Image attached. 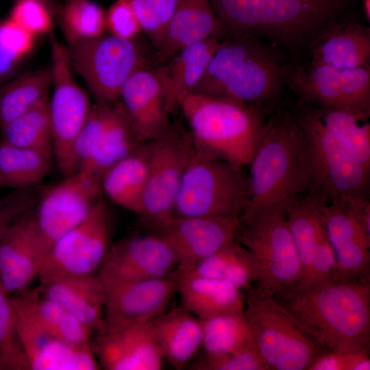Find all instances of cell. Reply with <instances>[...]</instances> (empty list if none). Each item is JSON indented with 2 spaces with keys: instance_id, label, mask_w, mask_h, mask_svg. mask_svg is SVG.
<instances>
[{
  "instance_id": "1",
  "label": "cell",
  "mask_w": 370,
  "mask_h": 370,
  "mask_svg": "<svg viewBox=\"0 0 370 370\" xmlns=\"http://www.w3.org/2000/svg\"><path fill=\"white\" fill-rule=\"evenodd\" d=\"M273 297L325 351L369 347V278L294 287Z\"/></svg>"
},
{
  "instance_id": "2",
  "label": "cell",
  "mask_w": 370,
  "mask_h": 370,
  "mask_svg": "<svg viewBox=\"0 0 370 370\" xmlns=\"http://www.w3.org/2000/svg\"><path fill=\"white\" fill-rule=\"evenodd\" d=\"M249 165L243 223L261 214H286L305 193L308 182L306 142L297 119L287 112L270 118Z\"/></svg>"
},
{
  "instance_id": "3",
  "label": "cell",
  "mask_w": 370,
  "mask_h": 370,
  "mask_svg": "<svg viewBox=\"0 0 370 370\" xmlns=\"http://www.w3.org/2000/svg\"><path fill=\"white\" fill-rule=\"evenodd\" d=\"M194 149L238 166L249 164L267 121L260 108L197 93L180 102Z\"/></svg>"
},
{
  "instance_id": "4",
  "label": "cell",
  "mask_w": 370,
  "mask_h": 370,
  "mask_svg": "<svg viewBox=\"0 0 370 370\" xmlns=\"http://www.w3.org/2000/svg\"><path fill=\"white\" fill-rule=\"evenodd\" d=\"M285 66L253 35L220 40L193 92L229 97L257 108L272 99L284 82Z\"/></svg>"
},
{
  "instance_id": "5",
  "label": "cell",
  "mask_w": 370,
  "mask_h": 370,
  "mask_svg": "<svg viewBox=\"0 0 370 370\" xmlns=\"http://www.w3.org/2000/svg\"><path fill=\"white\" fill-rule=\"evenodd\" d=\"M231 34H262L295 42L316 33L346 7L348 0H210Z\"/></svg>"
},
{
  "instance_id": "6",
  "label": "cell",
  "mask_w": 370,
  "mask_h": 370,
  "mask_svg": "<svg viewBox=\"0 0 370 370\" xmlns=\"http://www.w3.org/2000/svg\"><path fill=\"white\" fill-rule=\"evenodd\" d=\"M297 119L306 142L307 197L319 204L367 197L370 170L327 130L316 111Z\"/></svg>"
},
{
  "instance_id": "7",
  "label": "cell",
  "mask_w": 370,
  "mask_h": 370,
  "mask_svg": "<svg viewBox=\"0 0 370 370\" xmlns=\"http://www.w3.org/2000/svg\"><path fill=\"white\" fill-rule=\"evenodd\" d=\"M249 198L243 167L195 149L184 172L173 216L238 217Z\"/></svg>"
},
{
  "instance_id": "8",
  "label": "cell",
  "mask_w": 370,
  "mask_h": 370,
  "mask_svg": "<svg viewBox=\"0 0 370 370\" xmlns=\"http://www.w3.org/2000/svg\"><path fill=\"white\" fill-rule=\"evenodd\" d=\"M244 313L256 351L273 370H308L325 351L273 297L245 291Z\"/></svg>"
},
{
  "instance_id": "9",
  "label": "cell",
  "mask_w": 370,
  "mask_h": 370,
  "mask_svg": "<svg viewBox=\"0 0 370 370\" xmlns=\"http://www.w3.org/2000/svg\"><path fill=\"white\" fill-rule=\"evenodd\" d=\"M243 223L238 240L254 265L255 290L275 297L294 288L302 277L303 268L286 214H261Z\"/></svg>"
},
{
  "instance_id": "10",
  "label": "cell",
  "mask_w": 370,
  "mask_h": 370,
  "mask_svg": "<svg viewBox=\"0 0 370 370\" xmlns=\"http://www.w3.org/2000/svg\"><path fill=\"white\" fill-rule=\"evenodd\" d=\"M69 45L73 69L86 82L97 103L119 102L127 80L138 70L148 67L135 40L104 34Z\"/></svg>"
},
{
  "instance_id": "11",
  "label": "cell",
  "mask_w": 370,
  "mask_h": 370,
  "mask_svg": "<svg viewBox=\"0 0 370 370\" xmlns=\"http://www.w3.org/2000/svg\"><path fill=\"white\" fill-rule=\"evenodd\" d=\"M51 84L49 101L53 154L64 177L78 169L74 153L75 139L84 126L92 104L87 93L74 79L68 47L51 36Z\"/></svg>"
},
{
  "instance_id": "12",
  "label": "cell",
  "mask_w": 370,
  "mask_h": 370,
  "mask_svg": "<svg viewBox=\"0 0 370 370\" xmlns=\"http://www.w3.org/2000/svg\"><path fill=\"white\" fill-rule=\"evenodd\" d=\"M190 135L171 125L149 141L148 172L139 217L153 230L173 217L181 180L193 153Z\"/></svg>"
},
{
  "instance_id": "13",
  "label": "cell",
  "mask_w": 370,
  "mask_h": 370,
  "mask_svg": "<svg viewBox=\"0 0 370 370\" xmlns=\"http://www.w3.org/2000/svg\"><path fill=\"white\" fill-rule=\"evenodd\" d=\"M101 193V180L79 170L42 191L34 209L41 264L53 244L86 219Z\"/></svg>"
},
{
  "instance_id": "14",
  "label": "cell",
  "mask_w": 370,
  "mask_h": 370,
  "mask_svg": "<svg viewBox=\"0 0 370 370\" xmlns=\"http://www.w3.org/2000/svg\"><path fill=\"white\" fill-rule=\"evenodd\" d=\"M110 238L108 210L101 197L86 219L51 247L42 260L38 278L97 273L108 251Z\"/></svg>"
},
{
  "instance_id": "15",
  "label": "cell",
  "mask_w": 370,
  "mask_h": 370,
  "mask_svg": "<svg viewBox=\"0 0 370 370\" xmlns=\"http://www.w3.org/2000/svg\"><path fill=\"white\" fill-rule=\"evenodd\" d=\"M284 82L321 108L369 112L370 65L352 69L311 64L285 67Z\"/></svg>"
},
{
  "instance_id": "16",
  "label": "cell",
  "mask_w": 370,
  "mask_h": 370,
  "mask_svg": "<svg viewBox=\"0 0 370 370\" xmlns=\"http://www.w3.org/2000/svg\"><path fill=\"white\" fill-rule=\"evenodd\" d=\"M177 269L174 251L162 236L153 232L127 237L110 245L97 273L106 286L177 275Z\"/></svg>"
},
{
  "instance_id": "17",
  "label": "cell",
  "mask_w": 370,
  "mask_h": 370,
  "mask_svg": "<svg viewBox=\"0 0 370 370\" xmlns=\"http://www.w3.org/2000/svg\"><path fill=\"white\" fill-rule=\"evenodd\" d=\"M243 226L238 217L173 216L153 230L174 251L177 275L226 245L238 241Z\"/></svg>"
},
{
  "instance_id": "18",
  "label": "cell",
  "mask_w": 370,
  "mask_h": 370,
  "mask_svg": "<svg viewBox=\"0 0 370 370\" xmlns=\"http://www.w3.org/2000/svg\"><path fill=\"white\" fill-rule=\"evenodd\" d=\"M19 342L29 370H97L101 367L90 346L62 341L34 317L20 293L11 294Z\"/></svg>"
},
{
  "instance_id": "19",
  "label": "cell",
  "mask_w": 370,
  "mask_h": 370,
  "mask_svg": "<svg viewBox=\"0 0 370 370\" xmlns=\"http://www.w3.org/2000/svg\"><path fill=\"white\" fill-rule=\"evenodd\" d=\"M91 340L101 369L159 370L163 357L154 338L151 321L103 326Z\"/></svg>"
},
{
  "instance_id": "20",
  "label": "cell",
  "mask_w": 370,
  "mask_h": 370,
  "mask_svg": "<svg viewBox=\"0 0 370 370\" xmlns=\"http://www.w3.org/2000/svg\"><path fill=\"white\" fill-rule=\"evenodd\" d=\"M178 280L173 275L104 286L103 326L151 321L166 311L177 293Z\"/></svg>"
},
{
  "instance_id": "21",
  "label": "cell",
  "mask_w": 370,
  "mask_h": 370,
  "mask_svg": "<svg viewBox=\"0 0 370 370\" xmlns=\"http://www.w3.org/2000/svg\"><path fill=\"white\" fill-rule=\"evenodd\" d=\"M317 204L335 255L334 281L369 278L370 232L365 229L346 203Z\"/></svg>"
},
{
  "instance_id": "22",
  "label": "cell",
  "mask_w": 370,
  "mask_h": 370,
  "mask_svg": "<svg viewBox=\"0 0 370 370\" xmlns=\"http://www.w3.org/2000/svg\"><path fill=\"white\" fill-rule=\"evenodd\" d=\"M120 101L139 138H159L171 127L165 108V92L158 67L136 71L125 83Z\"/></svg>"
},
{
  "instance_id": "23",
  "label": "cell",
  "mask_w": 370,
  "mask_h": 370,
  "mask_svg": "<svg viewBox=\"0 0 370 370\" xmlns=\"http://www.w3.org/2000/svg\"><path fill=\"white\" fill-rule=\"evenodd\" d=\"M34 209L16 219L0 241V283L10 295L29 288L40 273Z\"/></svg>"
},
{
  "instance_id": "24",
  "label": "cell",
  "mask_w": 370,
  "mask_h": 370,
  "mask_svg": "<svg viewBox=\"0 0 370 370\" xmlns=\"http://www.w3.org/2000/svg\"><path fill=\"white\" fill-rule=\"evenodd\" d=\"M39 282L37 288L43 295L62 306L90 330L97 331L103 326L106 295L97 272Z\"/></svg>"
},
{
  "instance_id": "25",
  "label": "cell",
  "mask_w": 370,
  "mask_h": 370,
  "mask_svg": "<svg viewBox=\"0 0 370 370\" xmlns=\"http://www.w3.org/2000/svg\"><path fill=\"white\" fill-rule=\"evenodd\" d=\"M228 34L210 0H177L156 59L166 63L190 45L212 37L223 38Z\"/></svg>"
},
{
  "instance_id": "26",
  "label": "cell",
  "mask_w": 370,
  "mask_h": 370,
  "mask_svg": "<svg viewBox=\"0 0 370 370\" xmlns=\"http://www.w3.org/2000/svg\"><path fill=\"white\" fill-rule=\"evenodd\" d=\"M311 64L340 69L370 65V31L359 23L330 27L311 46Z\"/></svg>"
},
{
  "instance_id": "27",
  "label": "cell",
  "mask_w": 370,
  "mask_h": 370,
  "mask_svg": "<svg viewBox=\"0 0 370 370\" xmlns=\"http://www.w3.org/2000/svg\"><path fill=\"white\" fill-rule=\"evenodd\" d=\"M163 359L175 369L184 368L203 346L201 320L186 308H173L151 321Z\"/></svg>"
},
{
  "instance_id": "28",
  "label": "cell",
  "mask_w": 370,
  "mask_h": 370,
  "mask_svg": "<svg viewBox=\"0 0 370 370\" xmlns=\"http://www.w3.org/2000/svg\"><path fill=\"white\" fill-rule=\"evenodd\" d=\"M221 39L212 37L190 45L178 51L166 64L158 67L164 82L165 108L169 114L178 108L183 98L193 92Z\"/></svg>"
},
{
  "instance_id": "29",
  "label": "cell",
  "mask_w": 370,
  "mask_h": 370,
  "mask_svg": "<svg viewBox=\"0 0 370 370\" xmlns=\"http://www.w3.org/2000/svg\"><path fill=\"white\" fill-rule=\"evenodd\" d=\"M178 278L183 307L200 320L244 310L245 294L231 283L190 275Z\"/></svg>"
},
{
  "instance_id": "30",
  "label": "cell",
  "mask_w": 370,
  "mask_h": 370,
  "mask_svg": "<svg viewBox=\"0 0 370 370\" xmlns=\"http://www.w3.org/2000/svg\"><path fill=\"white\" fill-rule=\"evenodd\" d=\"M149 141L121 160L101 178L102 192L114 203L139 215L148 172Z\"/></svg>"
},
{
  "instance_id": "31",
  "label": "cell",
  "mask_w": 370,
  "mask_h": 370,
  "mask_svg": "<svg viewBox=\"0 0 370 370\" xmlns=\"http://www.w3.org/2000/svg\"><path fill=\"white\" fill-rule=\"evenodd\" d=\"M144 143L134 130L119 101L110 105L106 130L95 156L85 167L79 170L101 180L107 170L136 151Z\"/></svg>"
},
{
  "instance_id": "32",
  "label": "cell",
  "mask_w": 370,
  "mask_h": 370,
  "mask_svg": "<svg viewBox=\"0 0 370 370\" xmlns=\"http://www.w3.org/2000/svg\"><path fill=\"white\" fill-rule=\"evenodd\" d=\"M182 275L225 281L243 291L250 289L256 281L251 256L239 240L201 260Z\"/></svg>"
},
{
  "instance_id": "33",
  "label": "cell",
  "mask_w": 370,
  "mask_h": 370,
  "mask_svg": "<svg viewBox=\"0 0 370 370\" xmlns=\"http://www.w3.org/2000/svg\"><path fill=\"white\" fill-rule=\"evenodd\" d=\"M20 293L37 321L59 339L75 346H90L92 331L38 288Z\"/></svg>"
},
{
  "instance_id": "34",
  "label": "cell",
  "mask_w": 370,
  "mask_h": 370,
  "mask_svg": "<svg viewBox=\"0 0 370 370\" xmlns=\"http://www.w3.org/2000/svg\"><path fill=\"white\" fill-rule=\"evenodd\" d=\"M52 156L0 142V186L25 189L36 186L49 173Z\"/></svg>"
},
{
  "instance_id": "35",
  "label": "cell",
  "mask_w": 370,
  "mask_h": 370,
  "mask_svg": "<svg viewBox=\"0 0 370 370\" xmlns=\"http://www.w3.org/2000/svg\"><path fill=\"white\" fill-rule=\"evenodd\" d=\"M50 68L25 74L0 88V125L49 101Z\"/></svg>"
},
{
  "instance_id": "36",
  "label": "cell",
  "mask_w": 370,
  "mask_h": 370,
  "mask_svg": "<svg viewBox=\"0 0 370 370\" xmlns=\"http://www.w3.org/2000/svg\"><path fill=\"white\" fill-rule=\"evenodd\" d=\"M286 218L302 265L301 280L326 231L318 204L308 197L297 199L286 210Z\"/></svg>"
},
{
  "instance_id": "37",
  "label": "cell",
  "mask_w": 370,
  "mask_h": 370,
  "mask_svg": "<svg viewBox=\"0 0 370 370\" xmlns=\"http://www.w3.org/2000/svg\"><path fill=\"white\" fill-rule=\"evenodd\" d=\"M201 322L204 351L232 353L256 351L244 310Z\"/></svg>"
},
{
  "instance_id": "38",
  "label": "cell",
  "mask_w": 370,
  "mask_h": 370,
  "mask_svg": "<svg viewBox=\"0 0 370 370\" xmlns=\"http://www.w3.org/2000/svg\"><path fill=\"white\" fill-rule=\"evenodd\" d=\"M327 130L341 141L370 170L369 112L321 108L315 110Z\"/></svg>"
},
{
  "instance_id": "39",
  "label": "cell",
  "mask_w": 370,
  "mask_h": 370,
  "mask_svg": "<svg viewBox=\"0 0 370 370\" xmlns=\"http://www.w3.org/2000/svg\"><path fill=\"white\" fill-rule=\"evenodd\" d=\"M1 128L2 140L5 143L52 156L49 101L11 121Z\"/></svg>"
},
{
  "instance_id": "40",
  "label": "cell",
  "mask_w": 370,
  "mask_h": 370,
  "mask_svg": "<svg viewBox=\"0 0 370 370\" xmlns=\"http://www.w3.org/2000/svg\"><path fill=\"white\" fill-rule=\"evenodd\" d=\"M58 13L69 45L105 34L106 12L97 3L90 0H68Z\"/></svg>"
},
{
  "instance_id": "41",
  "label": "cell",
  "mask_w": 370,
  "mask_h": 370,
  "mask_svg": "<svg viewBox=\"0 0 370 370\" xmlns=\"http://www.w3.org/2000/svg\"><path fill=\"white\" fill-rule=\"evenodd\" d=\"M0 356L9 370H29L18 337L16 314L11 295L1 283Z\"/></svg>"
},
{
  "instance_id": "42",
  "label": "cell",
  "mask_w": 370,
  "mask_h": 370,
  "mask_svg": "<svg viewBox=\"0 0 370 370\" xmlns=\"http://www.w3.org/2000/svg\"><path fill=\"white\" fill-rule=\"evenodd\" d=\"M134 10L143 32L158 49L166 34L177 0H127Z\"/></svg>"
},
{
  "instance_id": "43",
  "label": "cell",
  "mask_w": 370,
  "mask_h": 370,
  "mask_svg": "<svg viewBox=\"0 0 370 370\" xmlns=\"http://www.w3.org/2000/svg\"><path fill=\"white\" fill-rule=\"evenodd\" d=\"M109 108L110 105L97 103L92 105L89 115L74 144L77 170L85 167L97 151L107 125Z\"/></svg>"
},
{
  "instance_id": "44",
  "label": "cell",
  "mask_w": 370,
  "mask_h": 370,
  "mask_svg": "<svg viewBox=\"0 0 370 370\" xmlns=\"http://www.w3.org/2000/svg\"><path fill=\"white\" fill-rule=\"evenodd\" d=\"M195 370H268L257 351L239 353L204 352L188 364Z\"/></svg>"
},
{
  "instance_id": "45",
  "label": "cell",
  "mask_w": 370,
  "mask_h": 370,
  "mask_svg": "<svg viewBox=\"0 0 370 370\" xmlns=\"http://www.w3.org/2000/svg\"><path fill=\"white\" fill-rule=\"evenodd\" d=\"M42 193L34 186L0 197V241L16 219L35 208Z\"/></svg>"
},
{
  "instance_id": "46",
  "label": "cell",
  "mask_w": 370,
  "mask_h": 370,
  "mask_svg": "<svg viewBox=\"0 0 370 370\" xmlns=\"http://www.w3.org/2000/svg\"><path fill=\"white\" fill-rule=\"evenodd\" d=\"M52 16L48 8L38 0H17L10 18L36 36L51 29Z\"/></svg>"
},
{
  "instance_id": "47",
  "label": "cell",
  "mask_w": 370,
  "mask_h": 370,
  "mask_svg": "<svg viewBox=\"0 0 370 370\" xmlns=\"http://www.w3.org/2000/svg\"><path fill=\"white\" fill-rule=\"evenodd\" d=\"M336 258L327 234L323 238L306 275L295 286L298 288L319 287L334 280Z\"/></svg>"
},
{
  "instance_id": "48",
  "label": "cell",
  "mask_w": 370,
  "mask_h": 370,
  "mask_svg": "<svg viewBox=\"0 0 370 370\" xmlns=\"http://www.w3.org/2000/svg\"><path fill=\"white\" fill-rule=\"evenodd\" d=\"M106 30L110 35L135 40L143 31L140 21L127 0H116L106 12Z\"/></svg>"
},
{
  "instance_id": "49",
  "label": "cell",
  "mask_w": 370,
  "mask_h": 370,
  "mask_svg": "<svg viewBox=\"0 0 370 370\" xmlns=\"http://www.w3.org/2000/svg\"><path fill=\"white\" fill-rule=\"evenodd\" d=\"M369 348L356 351H323L308 370H369Z\"/></svg>"
},
{
  "instance_id": "50",
  "label": "cell",
  "mask_w": 370,
  "mask_h": 370,
  "mask_svg": "<svg viewBox=\"0 0 370 370\" xmlns=\"http://www.w3.org/2000/svg\"><path fill=\"white\" fill-rule=\"evenodd\" d=\"M35 37L10 18L0 23V49L17 62L32 51Z\"/></svg>"
},
{
  "instance_id": "51",
  "label": "cell",
  "mask_w": 370,
  "mask_h": 370,
  "mask_svg": "<svg viewBox=\"0 0 370 370\" xmlns=\"http://www.w3.org/2000/svg\"><path fill=\"white\" fill-rule=\"evenodd\" d=\"M18 63L0 49V88L1 84L13 72Z\"/></svg>"
},
{
  "instance_id": "52",
  "label": "cell",
  "mask_w": 370,
  "mask_h": 370,
  "mask_svg": "<svg viewBox=\"0 0 370 370\" xmlns=\"http://www.w3.org/2000/svg\"><path fill=\"white\" fill-rule=\"evenodd\" d=\"M42 3L50 11L52 15L58 13L59 8L57 6V4L55 0H38Z\"/></svg>"
},
{
  "instance_id": "53",
  "label": "cell",
  "mask_w": 370,
  "mask_h": 370,
  "mask_svg": "<svg viewBox=\"0 0 370 370\" xmlns=\"http://www.w3.org/2000/svg\"><path fill=\"white\" fill-rule=\"evenodd\" d=\"M363 12L366 18V20L369 23L370 21V0L362 1Z\"/></svg>"
},
{
  "instance_id": "54",
  "label": "cell",
  "mask_w": 370,
  "mask_h": 370,
  "mask_svg": "<svg viewBox=\"0 0 370 370\" xmlns=\"http://www.w3.org/2000/svg\"><path fill=\"white\" fill-rule=\"evenodd\" d=\"M0 370H9L8 366L0 356Z\"/></svg>"
},
{
  "instance_id": "55",
  "label": "cell",
  "mask_w": 370,
  "mask_h": 370,
  "mask_svg": "<svg viewBox=\"0 0 370 370\" xmlns=\"http://www.w3.org/2000/svg\"><path fill=\"white\" fill-rule=\"evenodd\" d=\"M0 188H1V186H0Z\"/></svg>"
}]
</instances>
